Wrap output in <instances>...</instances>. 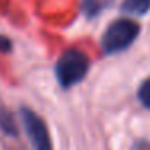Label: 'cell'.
I'll list each match as a JSON object with an SVG mask.
<instances>
[{
    "instance_id": "cell-2",
    "label": "cell",
    "mask_w": 150,
    "mask_h": 150,
    "mask_svg": "<svg viewBox=\"0 0 150 150\" xmlns=\"http://www.w3.org/2000/svg\"><path fill=\"white\" fill-rule=\"evenodd\" d=\"M140 26L131 18H118L107 26L102 36V49L107 55H115L129 49L139 37Z\"/></svg>"
},
{
    "instance_id": "cell-1",
    "label": "cell",
    "mask_w": 150,
    "mask_h": 150,
    "mask_svg": "<svg viewBox=\"0 0 150 150\" xmlns=\"http://www.w3.org/2000/svg\"><path fill=\"white\" fill-rule=\"evenodd\" d=\"M91 68V60L82 50L71 47L60 55L55 63V76L63 89H69L79 84L87 76Z\"/></svg>"
},
{
    "instance_id": "cell-4",
    "label": "cell",
    "mask_w": 150,
    "mask_h": 150,
    "mask_svg": "<svg viewBox=\"0 0 150 150\" xmlns=\"http://www.w3.org/2000/svg\"><path fill=\"white\" fill-rule=\"evenodd\" d=\"M115 0H82L81 2V8H82V13L92 20V18L98 16L100 13H103Z\"/></svg>"
},
{
    "instance_id": "cell-5",
    "label": "cell",
    "mask_w": 150,
    "mask_h": 150,
    "mask_svg": "<svg viewBox=\"0 0 150 150\" xmlns=\"http://www.w3.org/2000/svg\"><path fill=\"white\" fill-rule=\"evenodd\" d=\"M0 131L5 136H10V137L18 136V127H16V121L13 118V113L4 107L0 108Z\"/></svg>"
},
{
    "instance_id": "cell-6",
    "label": "cell",
    "mask_w": 150,
    "mask_h": 150,
    "mask_svg": "<svg viewBox=\"0 0 150 150\" xmlns=\"http://www.w3.org/2000/svg\"><path fill=\"white\" fill-rule=\"evenodd\" d=\"M121 10L129 15H145L150 10V0H123Z\"/></svg>"
},
{
    "instance_id": "cell-7",
    "label": "cell",
    "mask_w": 150,
    "mask_h": 150,
    "mask_svg": "<svg viewBox=\"0 0 150 150\" xmlns=\"http://www.w3.org/2000/svg\"><path fill=\"white\" fill-rule=\"evenodd\" d=\"M137 98H139V102L147 110H150V78L144 79L142 84L139 86V89H137Z\"/></svg>"
},
{
    "instance_id": "cell-8",
    "label": "cell",
    "mask_w": 150,
    "mask_h": 150,
    "mask_svg": "<svg viewBox=\"0 0 150 150\" xmlns=\"http://www.w3.org/2000/svg\"><path fill=\"white\" fill-rule=\"evenodd\" d=\"M11 49H13L11 40L8 39L7 36H2V34H0V52L2 53H10Z\"/></svg>"
},
{
    "instance_id": "cell-3",
    "label": "cell",
    "mask_w": 150,
    "mask_h": 150,
    "mask_svg": "<svg viewBox=\"0 0 150 150\" xmlns=\"http://www.w3.org/2000/svg\"><path fill=\"white\" fill-rule=\"evenodd\" d=\"M23 126L26 129V134L29 137L31 144H33L34 150H53L52 149V139L49 134V127H47L45 121L31 108L23 107L20 111Z\"/></svg>"
},
{
    "instance_id": "cell-9",
    "label": "cell",
    "mask_w": 150,
    "mask_h": 150,
    "mask_svg": "<svg viewBox=\"0 0 150 150\" xmlns=\"http://www.w3.org/2000/svg\"><path fill=\"white\" fill-rule=\"evenodd\" d=\"M134 150H150V142H147V140H139V142L134 145Z\"/></svg>"
}]
</instances>
